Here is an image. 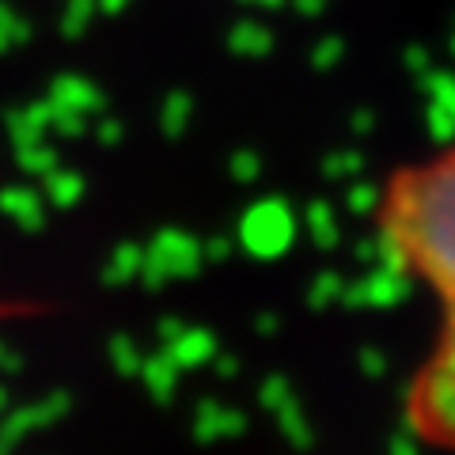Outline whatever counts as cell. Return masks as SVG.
<instances>
[{"label": "cell", "mask_w": 455, "mask_h": 455, "mask_svg": "<svg viewBox=\"0 0 455 455\" xmlns=\"http://www.w3.org/2000/svg\"><path fill=\"white\" fill-rule=\"evenodd\" d=\"M406 410L421 440L455 451V300H444V334L410 387Z\"/></svg>", "instance_id": "6da1fadb"}]
</instances>
